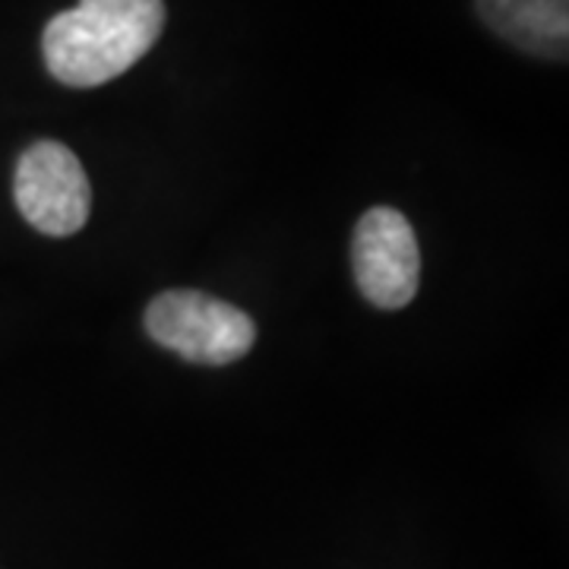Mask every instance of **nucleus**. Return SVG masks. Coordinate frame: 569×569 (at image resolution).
I'll return each instance as SVG.
<instances>
[{
    "mask_svg": "<svg viewBox=\"0 0 569 569\" xmlns=\"http://www.w3.org/2000/svg\"><path fill=\"white\" fill-rule=\"evenodd\" d=\"M164 29V0H80L44 26L41 54L63 86L118 80L152 51Z\"/></svg>",
    "mask_w": 569,
    "mask_h": 569,
    "instance_id": "f257e3e1",
    "label": "nucleus"
},
{
    "mask_svg": "<svg viewBox=\"0 0 569 569\" xmlns=\"http://www.w3.org/2000/svg\"><path fill=\"white\" fill-rule=\"evenodd\" d=\"M351 269L367 301L380 310H402L421 284V247L411 222L392 206H373L351 238Z\"/></svg>",
    "mask_w": 569,
    "mask_h": 569,
    "instance_id": "20e7f679",
    "label": "nucleus"
},
{
    "mask_svg": "<svg viewBox=\"0 0 569 569\" xmlns=\"http://www.w3.org/2000/svg\"><path fill=\"white\" fill-rule=\"evenodd\" d=\"M478 17L519 51L567 61L569 0H475Z\"/></svg>",
    "mask_w": 569,
    "mask_h": 569,
    "instance_id": "39448f33",
    "label": "nucleus"
},
{
    "mask_svg": "<svg viewBox=\"0 0 569 569\" xmlns=\"http://www.w3.org/2000/svg\"><path fill=\"white\" fill-rule=\"evenodd\" d=\"M13 200L39 234L70 238L89 222L92 187L73 149L58 140H39L17 162Z\"/></svg>",
    "mask_w": 569,
    "mask_h": 569,
    "instance_id": "7ed1b4c3",
    "label": "nucleus"
},
{
    "mask_svg": "<svg viewBox=\"0 0 569 569\" xmlns=\"http://www.w3.org/2000/svg\"><path fill=\"white\" fill-rule=\"evenodd\" d=\"M142 323L152 342L190 365H234L257 346V323L241 307L193 288H171L152 298Z\"/></svg>",
    "mask_w": 569,
    "mask_h": 569,
    "instance_id": "f03ea898",
    "label": "nucleus"
}]
</instances>
